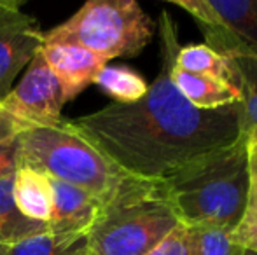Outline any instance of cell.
Here are the masks:
<instances>
[{"label": "cell", "instance_id": "cell-1", "mask_svg": "<svg viewBox=\"0 0 257 255\" xmlns=\"http://www.w3.org/2000/svg\"><path fill=\"white\" fill-rule=\"evenodd\" d=\"M156 28L161 35V68L146 96L70 121L124 173L163 182L240 135V102L219 110L194 109L172 81L180 46L168 13H161Z\"/></svg>", "mask_w": 257, "mask_h": 255}, {"label": "cell", "instance_id": "cell-2", "mask_svg": "<svg viewBox=\"0 0 257 255\" xmlns=\"http://www.w3.org/2000/svg\"><path fill=\"white\" fill-rule=\"evenodd\" d=\"M161 184L180 224L233 232L250 191L247 135L240 129L231 143L189 161Z\"/></svg>", "mask_w": 257, "mask_h": 255}, {"label": "cell", "instance_id": "cell-3", "mask_svg": "<svg viewBox=\"0 0 257 255\" xmlns=\"http://www.w3.org/2000/svg\"><path fill=\"white\" fill-rule=\"evenodd\" d=\"M177 225L161 182L130 177L102 204L88 232V255H146Z\"/></svg>", "mask_w": 257, "mask_h": 255}, {"label": "cell", "instance_id": "cell-4", "mask_svg": "<svg viewBox=\"0 0 257 255\" xmlns=\"http://www.w3.org/2000/svg\"><path fill=\"white\" fill-rule=\"evenodd\" d=\"M20 142L23 166L82 189L102 204L132 177L96 149L70 119L27 129Z\"/></svg>", "mask_w": 257, "mask_h": 255}, {"label": "cell", "instance_id": "cell-5", "mask_svg": "<svg viewBox=\"0 0 257 255\" xmlns=\"http://www.w3.org/2000/svg\"><path fill=\"white\" fill-rule=\"evenodd\" d=\"M154 32L156 23L135 0H89L44 32V44L77 46L110 62L140 55Z\"/></svg>", "mask_w": 257, "mask_h": 255}, {"label": "cell", "instance_id": "cell-6", "mask_svg": "<svg viewBox=\"0 0 257 255\" xmlns=\"http://www.w3.org/2000/svg\"><path fill=\"white\" fill-rule=\"evenodd\" d=\"M222 58H257V0H172Z\"/></svg>", "mask_w": 257, "mask_h": 255}, {"label": "cell", "instance_id": "cell-7", "mask_svg": "<svg viewBox=\"0 0 257 255\" xmlns=\"http://www.w3.org/2000/svg\"><path fill=\"white\" fill-rule=\"evenodd\" d=\"M65 103L63 86L39 53L27 67L23 79L0 102V110L30 129L60 123Z\"/></svg>", "mask_w": 257, "mask_h": 255}, {"label": "cell", "instance_id": "cell-8", "mask_svg": "<svg viewBox=\"0 0 257 255\" xmlns=\"http://www.w3.org/2000/svg\"><path fill=\"white\" fill-rule=\"evenodd\" d=\"M44 46V32L14 0H0V102Z\"/></svg>", "mask_w": 257, "mask_h": 255}, {"label": "cell", "instance_id": "cell-9", "mask_svg": "<svg viewBox=\"0 0 257 255\" xmlns=\"http://www.w3.org/2000/svg\"><path fill=\"white\" fill-rule=\"evenodd\" d=\"M49 70L61 82L67 102L81 95L95 82L96 75L108 62L102 56L68 44H44L41 49Z\"/></svg>", "mask_w": 257, "mask_h": 255}, {"label": "cell", "instance_id": "cell-10", "mask_svg": "<svg viewBox=\"0 0 257 255\" xmlns=\"http://www.w3.org/2000/svg\"><path fill=\"white\" fill-rule=\"evenodd\" d=\"M49 178V177H48ZM53 196L51 218L48 229L67 234H88L102 210L95 196L65 182L49 178Z\"/></svg>", "mask_w": 257, "mask_h": 255}, {"label": "cell", "instance_id": "cell-11", "mask_svg": "<svg viewBox=\"0 0 257 255\" xmlns=\"http://www.w3.org/2000/svg\"><path fill=\"white\" fill-rule=\"evenodd\" d=\"M172 81L180 95L200 110H219L240 102V93L222 79L210 75L191 74L173 67Z\"/></svg>", "mask_w": 257, "mask_h": 255}, {"label": "cell", "instance_id": "cell-12", "mask_svg": "<svg viewBox=\"0 0 257 255\" xmlns=\"http://www.w3.org/2000/svg\"><path fill=\"white\" fill-rule=\"evenodd\" d=\"M13 199L23 217L48 224L51 218L53 196L49 178L30 166H21L13 177Z\"/></svg>", "mask_w": 257, "mask_h": 255}, {"label": "cell", "instance_id": "cell-13", "mask_svg": "<svg viewBox=\"0 0 257 255\" xmlns=\"http://www.w3.org/2000/svg\"><path fill=\"white\" fill-rule=\"evenodd\" d=\"M6 255H88V234L41 231L7 246Z\"/></svg>", "mask_w": 257, "mask_h": 255}, {"label": "cell", "instance_id": "cell-14", "mask_svg": "<svg viewBox=\"0 0 257 255\" xmlns=\"http://www.w3.org/2000/svg\"><path fill=\"white\" fill-rule=\"evenodd\" d=\"M107 96L121 105H130L146 96L149 84L137 70L124 65H105L98 72L95 82Z\"/></svg>", "mask_w": 257, "mask_h": 255}, {"label": "cell", "instance_id": "cell-15", "mask_svg": "<svg viewBox=\"0 0 257 255\" xmlns=\"http://www.w3.org/2000/svg\"><path fill=\"white\" fill-rule=\"evenodd\" d=\"M240 93V129L257 133V58L227 60Z\"/></svg>", "mask_w": 257, "mask_h": 255}, {"label": "cell", "instance_id": "cell-16", "mask_svg": "<svg viewBox=\"0 0 257 255\" xmlns=\"http://www.w3.org/2000/svg\"><path fill=\"white\" fill-rule=\"evenodd\" d=\"M46 229L48 224L23 217L16 208L13 199V177L0 180V245H13Z\"/></svg>", "mask_w": 257, "mask_h": 255}, {"label": "cell", "instance_id": "cell-17", "mask_svg": "<svg viewBox=\"0 0 257 255\" xmlns=\"http://www.w3.org/2000/svg\"><path fill=\"white\" fill-rule=\"evenodd\" d=\"M245 135H247L248 168H250V191H248L245 213L236 229L231 232V238L247 252L257 253V133H245Z\"/></svg>", "mask_w": 257, "mask_h": 255}, {"label": "cell", "instance_id": "cell-18", "mask_svg": "<svg viewBox=\"0 0 257 255\" xmlns=\"http://www.w3.org/2000/svg\"><path fill=\"white\" fill-rule=\"evenodd\" d=\"M175 67L179 70L191 72V74H201L222 79V81L229 82L231 86H234L233 70H231L227 60L217 55L206 44H194L180 48L175 58Z\"/></svg>", "mask_w": 257, "mask_h": 255}, {"label": "cell", "instance_id": "cell-19", "mask_svg": "<svg viewBox=\"0 0 257 255\" xmlns=\"http://www.w3.org/2000/svg\"><path fill=\"white\" fill-rule=\"evenodd\" d=\"M189 229L191 248L189 255H247L248 252L240 246L226 229L194 225Z\"/></svg>", "mask_w": 257, "mask_h": 255}, {"label": "cell", "instance_id": "cell-20", "mask_svg": "<svg viewBox=\"0 0 257 255\" xmlns=\"http://www.w3.org/2000/svg\"><path fill=\"white\" fill-rule=\"evenodd\" d=\"M189 229L187 225L180 224L146 255H189Z\"/></svg>", "mask_w": 257, "mask_h": 255}, {"label": "cell", "instance_id": "cell-21", "mask_svg": "<svg viewBox=\"0 0 257 255\" xmlns=\"http://www.w3.org/2000/svg\"><path fill=\"white\" fill-rule=\"evenodd\" d=\"M23 166V154H21V142L18 138L0 140V180L14 177Z\"/></svg>", "mask_w": 257, "mask_h": 255}, {"label": "cell", "instance_id": "cell-22", "mask_svg": "<svg viewBox=\"0 0 257 255\" xmlns=\"http://www.w3.org/2000/svg\"><path fill=\"white\" fill-rule=\"evenodd\" d=\"M7 246H9V245H0V255H6V252H7Z\"/></svg>", "mask_w": 257, "mask_h": 255}]
</instances>
